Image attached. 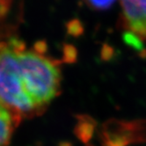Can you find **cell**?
<instances>
[{"label":"cell","mask_w":146,"mask_h":146,"mask_svg":"<svg viewBox=\"0 0 146 146\" xmlns=\"http://www.w3.org/2000/svg\"><path fill=\"white\" fill-rule=\"evenodd\" d=\"M122 39L123 41L125 42V44L131 47L132 48H134L137 51H142L143 52V41L135 35H133L130 32H125L122 35Z\"/></svg>","instance_id":"6"},{"label":"cell","mask_w":146,"mask_h":146,"mask_svg":"<svg viewBox=\"0 0 146 146\" xmlns=\"http://www.w3.org/2000/svg\"><path fill=\"white\" fill-rule=\"evenodd\" d=\"M87 146H92V145H89V144H88V145H87Z\"/></svg>","instance_id":"13"},{"label":"cell","mask_w":146,"mask_h":146,"mask_svg":"<svg viewBox=\"0 0 146 146\" xmlns=\"http://www.w3.org/2000/svg\"><path fill=\"white\" fill-rule=\"evenodd\" d=\"M21 121L0 103V146H5L10 143L14 129Z\"/></svg>","instance_id":"3"},{"label":"cell","mask_w":146,"mask_h":146,"mask_svg":"<svg viewBox=\"0 0 146 146\" xmlns=\"http://www.w3.org/2000/svg\"><path fill=\"white\" fill-rule=\"evenodd\" d=\"M6 45L10 49L13 51L16 54H20V53H22V52L26 51L25 42L22 40L19 39L18 37L10 38Z\"/></svg>","instance_id":"8"},{"label":"cell","mask_w":146,"mask_h":146,"mask_svg":"<svg viewBox=\"0 0 146 146\" xmlns=\"http://www.w3.org/2000/svg\"><path fill=\"white\" fill-rule=\"evenodd\" d=\"M17 55L24 90L43 113L48 104L61 92L60 62L34 51H24Z\"/></svg>","instance_id":"1"},{"label":"cell","mask_w":146,"mask_h":146,"mask_svg":"<svg viewBox=\"0 0 146 146\" xmlns=\"http://www.w3.org/2000/svg\"><path fill=\"white\" fill-rule=\"evenodd\" d=\"M76 117L78 119V122L73 132L81 143L87 144L93 137L97 122L87 114H78Z\"/></svg>","instance_id":"4"},{"label":"cell","mask_w":146,"mask_h":146,"mask_svg":"<svg viewBox=\"0 0 146 146\" xmlns=\"http://www.w3.org/2000/svg\"><path fill=\"white\" fill-rule=\"evenodd\" d=\"M57 146H73V144L70 141H61L57 144Z\"/></svg>","instance_id":"12"},{"label":"cell","mask_w":146,"mask_h":146,"mask_svg":"<svg viewBox=\"0 0 146 146\" xmlns=\"http://www.w3.org/2000/svg\"><path fill=\"white\" fill-rule=\"evenodd\" d=\"M47 51H48V43L46 42V40H40L35 43L34 52H35L36 54L40 56H43Z\"/></svg>","instance_id":"11"},{"label":"cell","mask_w":146,"mask_h":146,"mask_svg":"<svg viewBox=\"0 0 146 146\" xmlns=\"http://www.w3.org/2000/svg\"><path fill=\"white\" fill-rule=\"evenodd\" d=\"M113 48L111 46L104 44L100 51V58L104 62H108L113 57Z\"/></svg>","instance_id":"10"},{"label":"cell","mask_w":146,"mask_h":146,"mask_svg":"<svg viewBox=\"0 0 146 146\" xmlns=\"http://www.w3.org/2000/svg\"><path fill=\"white\" fill-rule=\"evenodd\" d=\"M85 3L91 8L95 10L108 9L115 0H84Z\"/></svg>","instance_id":"9"},{"label":"cell","mask_w":146,"mask_h":146,"mask_svg":"<svg viewBox=\"0 0 146 146\" xmlns=\"http://www.w3.org/2000/svg\"><path fill=\"white\" fill-rule=\"evenodd\" d=\"M0 103L15 116L33 118L41 113L24 90L18 55L0 43Z\"/></svg>","instance_id":"2"},{"label":"cell","mask_w":146,"mask_h":146,"mask_svg":"<svg viewBox=\"0 0 146 146\" xmlns=\"http://www.w3.org/2000/svg\"><path fill=\"white\" fill-rule=\"evenodd\" d=\"M67 33L69 35L73 37H79L84 33V27L78 19H72L67 24Z\"/></svg>","instance_id":"7"},{"label":"cell","mask_w":146,"mask_h":146,"mask_svg":"<svg viewBox=\"0 0 146 146\" xmlns=\"http://www.w3.org/2000/svg\"><path fill=\"white\" fill-rule=\"evenodd\" d=\"M78 60V50L71 44H65L62 49V61L65 64H75Z\"/></svg>","instance_id":"5"}]
</instances>
